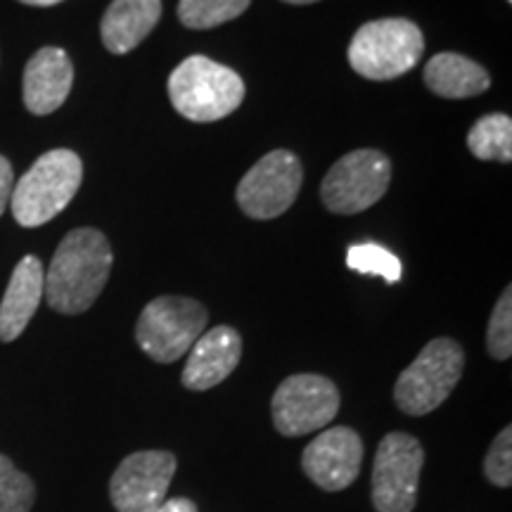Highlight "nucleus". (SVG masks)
<instances>
[{
  "instance_id": "obj_1",
  "label": "nucleus",
  "mask_w": 512,
  "mask_h": 512,
  "mask_svg": "<svg viewBox=\"0 0 512 512\" xmlns=\"http://www.w3.org/2000/svg\"><path fill=\"white\" fill-rule=\"evenodd\" d=\"M112 271V247L95 228H76L57 247L43 283L48 306L64 316L88 311L105 290Z\"/></svg>"
},
{
  "instance_id": "obj_2",
  "label": "nucleus",
  "mask_w": 512,
  "mask_h": 512,
  "mask_svg": "<svg viewBox=\"0 0 512 512\" xmlns=\"http://www.w3.org/2000/svg\"><path fill=\"white\" fill-rule=\"evenodd\" d=\"M169 98L181 117L209 124L238 110L245 100V81L230 67L192 55L171 72Z\"/></svg>"
},
{
  "instance_id": "obj_3",
  "label": "nucleus",
  "mask_w": 512,
  "mask_h": 512,
  "mask_svg": "<svg viewBox=\"0 0 512 512\" xmlns=\"http://www.w3.org/2000/svg\"><path fill=\"white\" fill-rule=\"evenodd\" d=\"M83 164L72 150H50L12 188L10 207L19 226L38 228L53 221L81 188Z\"/></svg>"
},
{
  "instance_id": "obj_4",
  "label": "nucleus",
  "mask_w": 512,
  "mask_h": 512,
  "mask_svg": "<svg viewBox=\"0 0 512 512\" xmlns=\"http://www.w3.org/2000/svg\"><path fill=\"white\" fill-rule=\"evenodd\" d=\"M425 38L411 19H375L363 24L349 43V64L370 81H389L408 74L422 60Z\"/></svg>"
},
{
  "instance_id": "obj_5",
  "label": "nucleus",
  "mask_w": 512,
  "mask_h": 512,
  "mask_svg": "<svg viewBox=\"0 0 512 512\" xmlns=\"http://www.w3.org/2000/svg\"><path fill=\"white\" fill-rule=\"evenodd\" d=\"M465 368V351L456 339L437 337L399 375L394 401L406 415H427L451 396Z\"/></svg>"
},
{
  "instance_id": "obj_6",
  "label": "nucleus",
  "mask_w": 512,
  "mask_h": 512,
  "mask_svg": "<svg viewBox=\"0 0 512 512\" xmlns=\"http://www.w3.org/2000/svg\"><path fill=\"white\" fill-rule=\"evenodd\" d=\"M207 320L209 313L200 302L164 294L152 299L140 313L136 342L152 361L174 363L200 339Z\"/></svg>"
},
{
  "instance_id": "obj_7",
  "label": "nucleus",
  "mask_w": 512,
  "mask_h": 512,
  "mask_svg": "<svg viewBox=\"0 0 512 512\" xmlns=\"http://www.w3.org/2000/svg\"><path fill=\"white\" fill-rule=\"evenodd\" d=\"M389 181L392 164L380 150H354L332 164L320 185V197L335 214H361L382 200Z\"/></svg>"
},
{
  "instance_id": "obj_8",
  "label": "nucleus",
  "mask_w": 512,
  "mask_h": 512,
  "mask_svg": "<svg viewBox=\"0 0 512 512\" xmlns=\"http://www.w3.org/2000/svg\"><path fill=\"white\" fill-rule=\"evenodd\" d=\"M425 448L406 432L380 441L373 465V505L377 512H413L418 501Z\"/></svg>"
},
{
  "instance_id": "obj_9",
  "label": "nucleus",
  "mask_w": 512,
  "mask_h": 512,
  "mask_svg": "<svg viewBox=\"0 0 512 512\" xmlns=\"http://www.w3.org/2000/svg\"><path fill=\"white\" fill-rule=\"evenodd\" d=\"M273 425L283 437H304L328 427L339 411V392L323 375H292L275 389Z\"/></svg>"
},
{
  "instance_id": "obj_10",
  "label": "nucleus",
  "mask_w": 512,
  "mask_h": 512,
  "mask_svg": "<svg viewBox=\"0 0 512 512\" xmlns=\"http://www.w3.org/2000/svg\"><path fill=\"white\" fill-rule=\"evenodd\" d=\"M302 181L304 169L297 155L290 150H273L247 171L235 197L249 219L268 221L292 207Z\"/></svg>"
},
{
  "instance_id": "obj_11",
  "label": "nucleus",
  "mask_w": 512,
  "mask_h": 512,
  "mask_svg": "<svg viewBox=\"0 0 512 512\" xmlns=\"http://www.w3.org/2000/svg\"><path fill=\"white\" fill-rule=\"evenodd\" d=\"M176 467V456L169 451L131 453L112 475V505L117 512H155L166 501Z\"/></svg>"
},
{
  "instance_id": "obj_12",
  "label": "nucleus",
  "mask_w": 512,
  "mask_h": 512,
  "mask_svg": "<svg viewBox=\"0 0 512 512\" xmlns=\"http://www.w3.org/2000/svg\"><path fill=\"white\" fill-rule=\"evenodd\" d=\"M363 463V441L349 427H332L306 446L302 467L323 491H344L356 482Z\"/></svg>"
},
{
  "instance_id": "obj_13",
  "label": "nucleus",
  "mask_w": 512,
  "mask_h": 512,
  "mask_svg": "<svg viewBox=\"0 0 512 512\" xmlns=\"http://www.w3.org/2000/svg\"><path fill=\"white\" fill-rule=\"evenodd\" d=\"M242 356V339L238 330L219 325V328L202 332L200 339L188 351L181 380L192 392H207L221 384L238 368Z\"/></svg>"
},
{
  "instance_id": "obj_14",
  "label": "nucleus",
  "mask_w": 512,
  "mask_h": 512,
  "mask_svg": "<svg viewBox=\"0 0 512 512\" xmlns=\"http://www.w3.org/2000/svg\"><path fill=\"white\" fill-rule=\"evenodd\" d=\"M74 83V67L62 48H41L24 69V105L36 117L53 114L67 100Z\"/></svg>"
},
{
  "instance_id": "obj_15",
  "label": "nucleus",
  "mask_w": 512,
  "mask_h": 512,
  "mask_svg": "<svg viewBox=\"0 0 512 512\" xmlns=\"http://www.w3.org/2000/svg\"><path fill=\"white\" fill-rule=\"evenodd\" d=\"M46 273L36 256H24L12 271L10 285L0 302V342H15L27 330L43 299Z\"/></svg>"
},
{
  "instance_id": "obj_16",
  "label": "nucleus",
  "mask_w": 512,
  "mask_h": 512,
  "mask_svg": "<svg viewBox=\"0 0 512 512\" xmlns=\"http://www.w3.org/2000/svg\"><path fill=\"white\" fill-rule=\"evenodd\" d=\"M162 17V0H112L100 24L105 48L126 55L150 36Z\"/></svg>"
},
{
  "instance_id": "obj_17",
  "label": "nucleus",
  "mask_w": 512,
  "mask_h": 512,
  "mask_svg": "<svg viewBox=\"0 0 512 512\" xmlns=\"http://www.w3.org/2000/svg\"><path fill=\"white\" fill-rule=\"evenodd\" d=\"M425 83L432 93L448 100H463L482 95L491 86L482 64L458 53L434 55L425 67Z\"/></svg>"
},
{
  "instance_id": "obj_18",
  "label": "nucleus",
  "mask_w": 512,
  "mask_h": 512,
  "mask_svg": "<svg viewBox=\"0 0 512 512\" xmlns=\"http://www.w3.org/2000/svg\"><path fill=\"white\" fill-rule=\"evenodd\" d=\"M467 147L484 162H505L512 159V119L508 114H486L472 126Z\"/></svg>"
},
{
  "instance_id": "obj_19",
  "label": "nucleus",
  "mask_w": 512,
  "mask_h": 512,
  "mask_svg": "<svg viewBox=\"0 0 512 512\" xmlns=\"http://www.w3.org/2000/svg\"><path fill=\"white\" fill-rule=\"evenodd\" d=\"M252 0H181L178 19L188 29H214L230 19H238Z\"/></svg>"
},
{
  "instance_id": "obj_20",
  "label": "nucleus",
  "mask_w": 512,
  "mask_h": 512,
  "mask_svg": "<svg viewBox=\"0 0 512 512\" xmlns=\"http://www.w3.org/2000/svg\"><path fill=\"white\" fill-rule=\"evenodd\" d=\"M347 266L351 271L363 275H380L387 283H399L403 266L396 254L389 252L375 242H366V245H354L347 252Z\"/></svg>"
},
{
  "instance_id": "obj_21",
  "label": "nucleus",
  "mask_w": 512,
  "mask_h": 512,
  "mask_svg": "<svg viewBox=\"0 0 512 512\" xmlns=\"http://www.w3.org/2000/svg\"><path fill=\"white\" fill-rule=\"evenodd\" d=\"M34 501V482L0 453V512H29Z\"/></svg>"
},
{
  "instance_id": "obj_22",
  "label": "nucleus",
  "mask_w": 512,
  "mask_h": 512,
  "mask_svg": "<svg viewBox=\"0 0 512 512\" xmlns=\"http://www.w3.org/2000/svg\"><path fill=\"white\" fill-rule=\"evenodd\" d=\"M486 347L496 361H508L512 356V290L505 287L496 309L491 313L489 332H486Z\"/></svg>"
},
{
  "instance_id": "obj_23",
  "label": "nucleus",
  "mask_w": 512,
  "mask_h": 512,
  "mask_svg": "<svg viewBox=\"0 0 512 512\" xmlns=\"http://www.w3.org/2000/svg\"><path fill=\"white\" fill-rule=\"evenodd\" d=\"M484 475L491 484L501 486V489H508L512 484V430L510 427H505V430L498 434L494 444L489 448V453H486Z\"/></svg>"
},
{
  "instance_id": "obj_24",
  "label": "nucleus",
  "mask_w": 512,
  "mask_h": 512,
  "mask_svg": "<svg viewBox=\"0 0 512 512\" xmlns=\"http://www.w3.org/2000/svg\"><path fill=\"white\" fill-rule=\"evenodd\" d=\"M12 188H15V174H12V166L8 159L0 155V216L8 209Z\"/></svg>"
},
{
  "instance_id": "obj_25",
  "label": "nucleus",
  "mask_w": 512,
  "mask_h": 512,
  "mask_svg": "<svg viewBox=\"0 0 512 512\" xmlns=\"http://www.w3.org/2000/svg\"><path fill=\"white\" fill-rule=\"evenodd\" d=\"M155 512H197V505L190 501V498H169V501H164L162 505Z\"/></svg>"
},
{
  "instance_id": "obj_26",
  "label": "nucleus",
  "mask_w": 512,
  "mask_h": 512,
  "mask_svg": "<svg viewBox=\"0 0 512 512\" xmlns=\"http://www.w3.org/2000/svg\"><path fill=\"white\" fill-rule=\"evenodd\" d=\"M24 5H34V8H50V5L62 3V0H19Z\"/></svg>"
},
{
  "instance_id": "obj_27",
  "label": "nucleus",
  "mask_w": 512,
  "mask_h": 512,
  "mask_svg": "<svg viewBox=\"0 0 512 512\" xmlns=\"http://www.w3.org/2000/svg\"><path fill=\"white\" fill-rule=\"evenodd\" d=\"M285 3H292V5H311V3H318V0H285Z\"/></svg>"
},
{
  "instance_id": "obj_28",
  "label": "nucleus",
  "mask_w": 512,
  "mask_h": 512,
  "mask_svg": "<svg viewBox=\"0 0 512 512\" xmlns=\"http://www.w3.org/2000/svg\"><path fill=\"white\" fill-rule=\"evenodd\" d=\"M508 3H512V0H508Z\"/></svg>"
}]
</instances>
